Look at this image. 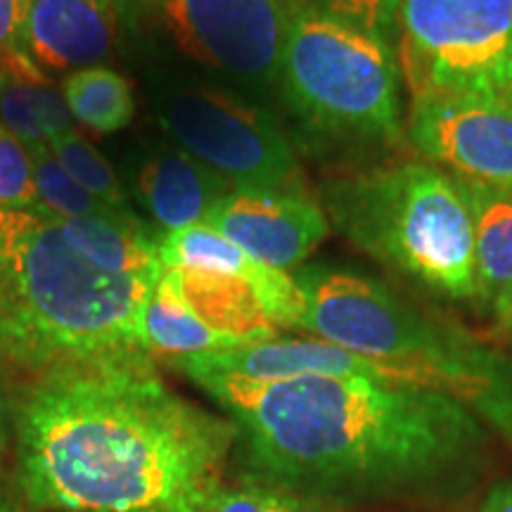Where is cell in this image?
Here are the masks:
<instances>
[{"label": "cell", "mask_w": 512, "mask_h": 512, "mask_svg": "<svg viewBox=\"0 0 512 512\" xmlns=\"http://www.w3.org/2000/svg\"><path fill=\"white\" fill-rule=\"evenodd\" d=\"M245 434L256 477L316 501L437 491L475 463L482 422L432 389L368 377H190Z\"/></svg>", "instance_id": "2"}, {"label": "cell", "mask_w": 512, "mask_h": 512, "mask_svg": "<svg viewBox=\"0 0 512 512\" xmlns=\"http://www.w3.org/2000/svg\"><path fill=\"white\" fill-rule=\"evenodd\" d=\"M29 5L31 0H0V69L22 79L48 81V76L24 53Z\"/></svg>", "instance_id": "24"}, {"label": "cell", "mask_w": 512, "mask_h": 512, "mask_svg": "<svg viewBox=\"0 0 512 512\" xmlns=\"http://www.w3.org/2000/svg\"><path fill=\"white\" fill-rule=\"evenodd\" d=\"M396 43L411 100L512 98V0H401Z\"/></svg>", "instance_id": "7"}, {"label": "cell", "mask_w": 512, "mask_h": 512, "mask_svg": "<svg viewBox=\"0 0 512 512\" xmlns=\"http://www.w3.org/2000/svg\"><path fill=\"white\" fill-rule=\"evenodd\" d=\"M155 112L171 138L233 190H306L290 138L271 112L211 86H166Z\"/></svg>", "instance_id": "8"}, {"label": "cell", "mask_w": 512, "mask_h": 512, "mask_svg": "<svg viewBox=\"0 0 512 512\" xmlns=\"http://www.w3.org/2000/svg\"><path fill=\"white\" fill-rule=\"evenodd\" d=\"M171 271L185 304L216 335L233 339L240 347L278 337V328L268 320L254 283L245 275L200 268Z\"/></svg>", "instance_id": "14"}, {"label": "cell", "mask_w": 512, "mask_h": 512, "mask_svg": "<svg viewBox=\"0 0 512 512\" xmlns=\"http://www.w3.org/2000/svg\"><path fill=\"white\" fill-rule=\"evenodd\" d=\"M136 195L164 233L207 221L233 192L221 174L183 150H157L136 171Z\"/></svg>", "instance_id": "13"}, {"label": "cell", "mask_w": 512, "mask_h": 512, "mask_svg": "<svg viewBox=\"0 0 512 512\" xmlns=\"http://www.w3.org/2000/svg\"><path fill=\"white\" fill-rule=\"evenodd\" d=\"M8 439H10V401L3 389V382H0V458H3L5 448H8Z\"/></svg>", "instance_id": "26"}, {"label": "cell", "mask_w": 512, "mask_h": 512, "mask_svg": "<svg viewBox=\"0 0 512 512\" xmlns=\"http://www.w3.org/2000/svg\"><path fill=\"white\" fill-rule=\"evenodd\" d=\"M479 512H512V484H501L491 489Z\"/></svg>", "instance_id": "25"}, {"label": "cell", "mask_w": 512, "mask_h": 512, "mask_svg": "<svg viewBox=\"0 0 512 512\" xmlns=\"http://www.w3.org/2000/svg\"><path fill=\"white\" fill-rule=\"evenodd\" d=\"M0 512H19V510L15 508V503H12L10 498L5 496L3 489H0Z\"/></svg>", "instance_id": "28"}, {"label": "cell", "mask_w": 512, "mask_h": 512, "mask_svg": "<svg viewBox=\"0 0 512 512\" xmlns=\"http://www.w3.org/2000/svg\"><path fill=\"white\" fill-rule=\"evenodd\" d=\"M62 95L72 117L102 136L124 131L136 117L131 83L105 64L64 76Z\"/></svg>", "instance_id": "18"}, {"label": "cell", "mask_w": 512, "mask_h": 512, "mask_svg": "<svg viewBox=\"0 0 512 512\" xmlns=\"http://www.w3.org/2000/svg\"><path fill=\"white\" fill-rule=\"evenodd\" d=\"M202 512H335V508L316 501V498L259 484L242 486V489H223Z\"/></svg>", "instance_id": "22"}, {"label": "cell", "mask_w": 512, "mask_h": 512, "mask_svg": "<svg viewBox=\"0 0 512 512\" xmlns=\"http://www.w3.org/2000/svg\"><path fill=\"white\" fill-rule=\"evenodd\" d=\"M0 124L24 145L50 143L74 131L67 100L50 81H31L0 69Z\"/></svg>", "instance_id": "17"}, {"label": "cell", "mask_w": 512, "mask_h": 512, "mask_svg": "<svg viewBox=\"0 0 512 512\" xmlns=\"http://www.w3.org/2000/svg\"><path fill=\"white\" fill-rule=\"evenodd\" d=\"M278 86L320 143L401 145L399 60L384 38L292 3Z\"/></svg>", "instance_id": "6"}, {"label": "cell", "mask_w": 512, "mask_h": 512, "mask_svg": "<svg viewBox=\"0 0 512 512\" xmlns=\"http://www.w3.org/2000/svg\"><path fill=\"white\" fill-rule=\"evenodd\" d=\"M406 136L425 162L512 192V98L411 100Z\"/></svg>", "instance_id": "10"}, {"label": "cell", "mask_w": 512, "mask_h": 512, "mask_svg": "<svg viewBox=\"0 0 512 512\" xmlns=\"http://www.w3.org/2000/svg\"><path fill=\"white\" fill-rule=\"evenodd\" d=\"M494 309H496L498 323H501L505 330L512 332V290L498 299V302L494 304Z\"/></svg>", "instance_id": "27"}, {"label": "cell", "mask_w": 512, "mask_h": 512, "mask_svg": "<svg viewBox=\"0 0 512 512\" xmlns=\"http://www.w3.org/2000/svg\"><path fill=\"white\" fill-rule=\"evenodd\" d=\"M157 283L91 264L50 209L0 204V363L38 377L150 356L140 309Z\"/></svg>", "instance_id": "3"}, {"label": "cell", "mask_w": 512, "mask_h": 512, "mask_svg": "<svg viewBox=\"0 0 512 512\" xmlns=\"http://www.w3.org/2000/svg\"><path fill=\"white\" fill-rule=\"evenodd\" d=\"M458 183L472 216L477 299L496 304L512 290V192L465 178Z\"/></svg>", "instance_id": "15"}, {"label": "cell", "mask_w": 512, "mask_h": 512, "mask_svg": "<svg viewBox=\"0 0 512 512\" xmlns=\"http://www.w3.org/2000/svg\"><path fill=\"white\" fill-rule=\"evenodd\" d=\"M140 339L150 356H197L211 351H226L240 347L233 339L209 330L190 306L185 304L176 285V275L164 268L162 278L140 309Z\"/></svg>", "instance_id": "16"}, {"label": "cell", "mask_w": 512, "mask_h": 512, "mask_svg": "<svg viewBox=\"0 0 512 512\" xmlns=\"http://www.w3.org/2000/svg\"><path fill=\"white\" fill-rule=\"evenodd\" d=\"M204 223L259 264L287 273L330 235L328 214L306 190H233Z\"/></svg>", "instance_id": "11"}, {"label": "cell", "mask_w": 512, "mask_h": 512, "mask_svg": "<svg viewBox=\"0 0 512 512\" xmlns=\"http://www.w3.org/2000/svg\"><path fill=\"white\" fill-rule=\"evenodd\" d=\"M152 356L31 377L19 479L34 508L202 512L221 494L238 425L171 392Z\"/></svg>", "instance_id": "1"}, {"label": "cell", "mask_w": 512, "mask_h": 512, "mask_svg": "<svg viewBox=\"0 0 512 512\" xmlns=\"http://www.w3.org/2000/svg\"><path fill=\"white\" fill-rule=\"evenodd\" d=\"M292 3L354 24L368 34L384 38L392 46L396 41L401 0H292Z\"/></svg>", "instance_id": "23"}, {"label": "cell", "mask_w": 512, "mask_h": 512, "mask_svg": "<svg viewBox=\"0 0 512 512\" xmlns=\"http://www.w3.org/2000/svg\"><path fill=\"white\" fill-rule=\"evenodd\" d=\"M304 297L299 330L354 354L451 377L479 418L512 439V368L501 358L403 302L368 275L337 268L294 273Z\"/></svg>", "instance_id": "5"}, {"label": "cell", "mask_w": 512, "mask_h": 512, "mask_svg": "<svg viewBox=\"0 0 512 512\" xmlns=\"http://www.w3.org/2000/svg\"><path fill=\"white\" fill-rule=\"evenodd\" d=\"M117 8L155 22L204 67L249 86L278 83L292 0H117Z\"/></svg>", "instance_id": "9"}, {"label": "cell", "mask_w": 512, "mask_h": 512, "mask_svg": "<svg viewBox=\"0 0 512 512\" xmlns=\"http://www.w3.org/2000/svg\"><path fill=\"white\" fill-rule=\"evenodd\" d=\"M31 155V169H34V183L38 200L46 209L53 211L60 219H133V216H121L105 202L83 190L67 171L62 169L48 143H36L27 147Z\"/></svg>", "instance_id": "19"}, {"label": "cell", "mask_w": 512, "mask_h": 512, "mask_svg": "<svg viewBox=\"0 0 512 512\" xmlns=\"http://www.w3.org/2000/svg\"><path fill=\"white\" fill-rule=\"evenodd\" d=\"M50 152H53L57 162L83 190H88L91 195L98 197L112 207L121 216H133V211L128 209L124 190L114 176L112 166L107 164V159L100 155L95 147L88 143L81 133L69 131L64 136L50 140L48 143Z\"/></svg>", "instance_id": "20"}, {"label": "cell", "mask_w": 512, "mask_h": 512, "mask_svg": "<svg viewBox=\"0 0 512 512\" xmlns=\"http://www.w3.org/2000/svg\"><path fill=\"white\" fill-rule=\"evenodd\" d=\"M328 219L351 245L451 299L477 297L475 235L458 178L425 159L328 181Z\"/></svg>", "instance_id": "4"}, {"label": "cell", "mask_w": 512, "mask_h": 512, "mask_svg": "<svg viewBox=\"0 0 512 512\" xmlns=\"http://www.w3.org/2000/svg\"><path fill=\"white\" fill-rule=\"evenodd\" d=\"M0 204L8 209L36 211L38 200L34 169L27 145L0 124Z\"/></svg>", "instance_id": "21"}, {"label": "cell", "mask_w": 512, "mask_h": 512, "mask_svg": "<svg viewBox=\"0 0 512 512\" xmlns=\"http://www.w3.org/2000/svg\"><path fill=\"white\" fill-rule=\"evenodd\" d=\"M117 0H31L24 53L43 74L98 67L119 31Z\"/></svg>", "instance_id": "12"}]
</instances>
